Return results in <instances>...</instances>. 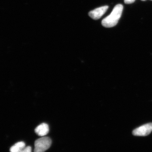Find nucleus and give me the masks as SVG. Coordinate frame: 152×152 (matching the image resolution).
I'll use <instances>...</instances> for the list:
<instances>
[{
	"mask_svg": "<svg viewBox=\"0 0 152 152\" xmlns=\"http://www.w3.org/2000/svg\"><path fill=\"white\" fill-rule=\"evenodd\" d=\"M26 144L23 142H19L11 147L10 152H20L26 147Z\"/></svg>",
	"mask_w": 152,
	"mask_h": 152,
	"instance_id": "6",
	"label": "nucleus"
},
{
	"mask_svg": "<svg viewBox=\"0 0 152 152\" xmlns=\"http://www.w3.org/2000/svg\"><path fill=\"white\" fill-rule=\"evenodd\" d=\"M36 134L41 137L46 135L49 132L48 125L45 123H42L38 126L35 130Z\"/></svg>",
	"mask_w": 152,
	"mask_h": 152,
	"instance_id": "5",
	"label": "nucleus"
},
{
	"mask_svg": "<svg viewBox=\"0 0 152 152\" xmlns=\"http://www.w3.org/2000/svg\"><path fill=\"white\" fill-rule=\"evenodd\" d=\"M51 140L47 137H42L35 142L34 152H45L51 146Z\"/></svg>",
	"mask_w": 152,
	"mask_h": 152,
	"instance_id": "2",
	"label": "nucleus"
},
{
	"mask_svg": "<svg viewBox=\"0 0 152 152\" xmlns=\"http://www.w3.org/2000/svg\"><path fill=\"white\" fill-rule=\"evenodd\" d=\"M20 152H32V149L30 146L26 147Z\"/></svg>",
	"mask_w": 152,
	"mask_h": 152,
	"instance_id": "7",
	"label": "nucleus"
},
{
	"mask_svg": "<svg viewBox=\"0 0 152 152\" xmlns=\"http://www.w3.org/2000/svg\"><path fill=\"white\" fill-rule=\"evenodd\" d=\"M151 1H152V0H151Z\"/></svg>",
	"mask_w": 152,
	"mask_h": 152,
	"instance_id": "9",
	"label": "nucleus"
},
{
	"mask_svg": "<svg viewBox=\"0 0 152 152\" xmlns=\"http://www.w3.org/2000/svg\"><path fill=\"white\" fill-rule=\"evenodd\" d=\"M123 9V6L121 4L115 6L110 15L102 21V26L106 28H111L115 26L121 18Z\"/></svg>",
	"mask_w": 152,
	"mask_h": 152,
	"instance_id": "1",
	"label": "nucleus"
},
{
	"mask_svg": "<svg viewBox=\"0 0 152 152\" xmlns=\"http://www.w3.org/2000/svg\"><path fill=\"white\" fill-rule=\"evenodd\" d=\"M152 131V123L145 124L137 128L133 131L132 134L136 136H147L151 134Z\"/></svg>",
	"mask_w": 152,
	"mask_h": 152,
	"instance_id": "3",
	"label": "nucleus"
},
{
	"mask_svg": "<svg viewBox=\"0 0 152 152\" xmlns=\"http://www.w3.org/2000/svg\"><path fill=\"white\" fill-rule=\"evenodd\" d=\"M143 1H144V0H143Z\"/></svg>",
	"mask_w": 152,
	"mask_h": 152,
	"instance_id": "10",
	"label": "nucleus"
},
{
	"mask_svg": "<svg viewBox=\"0 0 152 152\" xmlns=\"http://www.w3.org/2000/svg\"><path fill=\"white\" fill-rule=\"evenodd\" d=\"M135 0H124V2L126 4H130L134 3Z\"/></svg>",
	"mask_w": 152,
	"mask_h": 152,
	"instance_id": "8",
	"label": "nucleus"
},
{
	"mask_svg": "<svg viewBox=\"0 0 152 152\" xmlns=\"http://www.w3.org/2000/svg\"><path fill=\"white\" fill-rule=\"evenodd\" d=\"M107 6H103L98 8L95 9L94 10L91 11L89 13V15L94 20H97L100 18L105 13L108 9Z\"/></svg>",
	"mask_w": 152,
	"mask_h": 152,
	"instance_id": "4",
	"label": "nucleus"
}]
</instances>
